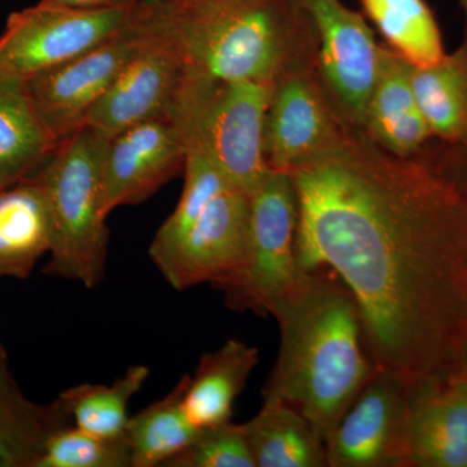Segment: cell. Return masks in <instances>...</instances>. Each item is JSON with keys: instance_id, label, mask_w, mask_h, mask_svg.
Returning a JSON list of instances; mask_svg holds the SVG:
<instances>
[{"instance_id": "6da1fadb", "label": "cell", "mask_w": 467, "mask_h": 467, "mask_svg": "<svg viewBox=\"0 0 467 467\" xmlns=\"http://www.w3.org/2000/svg\"><path fill=\"white\" fill-rule=\"evenodd\" d=\"M288 173L297 265L328 267L349 288L374 367L408 384L457 373L467 352V192L348 125Z\"/></svg>"}, {"instance_id": "7a4b0ae2", "label": "cell", "mask_w": 467, "mask_h": 467, "mask_svg": "<svg viewBox=\"0 0 467 467\" xmlns=\"http://www.w3.org/2000/svg\"><path fill=\"white\" fill-rule=\"evenodd\" d=\"M270 315L281 343L263 398L287 402L326 441L377 370L355 296L328 267H300Z\"/></svg>"}, {"instance_id": "3957f363", "label": "cell", "mask_w": 467, "mask_h": 467, "mask_svg": "<svg viewBox=\"0 0 467 467\" xmlns=\"http://www.w3.org/2000/svg\"><path fill=\"white\" fill-rule=\"evenodd\" d=\"M146 9L192 75L275 84L317 64V34L299 0H168Z\"/></svg>"}, {"instance_id": "277c9868", "label": "cell", "mask_w": 467, "mask_h": 467, "mask_svg": "<svg viewBox=\"0 0 467 467\" xmlns=\"http://www.w3.org/2000/svg\"><path fill=\"white\" fill-rule=\"evenodd\" d=\"M106 135L84 126L61 142L34 173L47 199L52 223L45 273L88 288L106 275L109 232L104 209Z\"/></svg>"}, {"instance_id": "5b68a950", "label": "cell", "mask_w": 467, "mask_h": 467, "mask_svg": "<svg viewBox=\"0 0 467 467\" xmlns=\"http://www.w3.org/2000/svg\"><path fill=\"white\" fill-rule=\"evenodd\" d=\"M272 82L218 81L184 70L168 116L184 147L201 150L230 182L251 193L272 169L264 150Z\"/></svg>"}, {"instance_id": "8992f818", "label": "cell", "mask_w": 467, "mask_h": 467, "mask_svg": "<svg viewBox=\"0 0 467 467\" xmlns=\"http://www.w3.org/2000/svg\"><path fill=\"white\" fill-rule=\"evenodd\" d=\"M250 199L247 259L235 281L223 292L229 308L267 316L300 275L299 204L290 173L273 169Z\"/></svg>"}, {"instance_id": "52a82bcc", "label": "cell", "mask_w": 467, "mask_h": 467, "mask_svg": "<svg viewBox=\"0 0 467 467\" xmlns=\"http://www.w3.org/2000/svg\"><path fill=\"white\" fill-rule=\"evenodd\" d=\"M140 9H82L39 0L14 12L0 34V78L26 81L61 66L130 26Z\"/></svg>"}, {"instance_id": "ba28073f", "label": "cell", "mask_w": 467, "mask_h": 467, "mask_svg": "<svg viewBox=\"0 0 467 467\" xmlns=\"http://www.w3.org/2000/svg\"><path fill=\"white\" fill-rule=\"evenodd\" d=\"M317 34V69L328 99L344 124L361 129L379 67L373 30L342 0H299Z\"/></svg>"}, {"instance_id": "9c48e42d", "label": "cell", "mask_w": 467, "mask_h": 467, "mask_svg": "<svg viewBox=\"0 0 467 467\" xmlns=\"http://www.w3.org/2000/svg\"><path fill=\"white\" fill-rule=\"evenodd\" d=\"M140 9L134 23L113 38L26 79L34 109L57 144L84 128L91 109L134 54L142 38Z\"/></svg>"}, {"instance_id": "30bf717a", "label": "cell", "mask_w": 467, "mask_h": 467, "mask_svg": "<svg viewBox=\"0 0 467 467\" xmlns=\"http://www.w3.org/2000/svg\"><path fill=\"white\" fill-rule=\"evenodd\" d=\"M328 467H410L409 384L377 368L326 439Z\"/></svg>"}, {"instance_id": "8fae6325", "label": "cell", "mask_w": 467, "mask_h": 467, "mask_svg": "<svg viewBox=\"0 0 467 467\" xmlns=\"http://www.w3.org/2000/svg\"><path fill=\"white\" fill-rule=\"evenodd\" d=\"M142 38L85 126L110 137L147 119L168 116L184 77L182 58L171 39L140 9Z\"/></svg>"}, {"instance_id": "7c38bea8", "label": "cell", "mask_w": 467, "mask_h": 467, "mask_svg": "<svg viewBox=\"0 0 467 467\" xmlns=\"http://www.w3.org/2000/svg\"><path fill=\"white\" fill-rule=\"evenodd\" d=\"M250 193L230 184L217 193L159 270L175 290L212 285L223 291L247 259Z\"/></svg>"}, {"instance_id": "4fadbf2b", "label": "cell", "mask_w": 467, "mask_h": 467, "mask_svg": "<svg viewBox=\"0 0 467 467\" xmlns=\"http://www.w3.org/2000/svg\"><path fill=\"white\" fill-rule=\"evenodd\" d=\"M344 126L326 94L317 64L288 70L273 85L267 106L264 134L267 167L290 171L327 149Z\"/></svg>"}, {"instance_id": "5bb4252c", "label": "cell", "mask_w": 467, "mask_h": 467, "mask_svg": "<svg viewBox=\"0 0 467 467\" xmlns=\"http://www.w3.org/2000/svg\"><path fill=\"white\" fill-rule=\"evenodd\" d=\"M186 147L169 116L147 119L107 137L103 155L104 209L140 204L184 169Z\"/></svg>"}, {"instance_id": "9a60e30c", "label": "cell", "mask_w": 467, "mask_h": 467, "mask_svg": "<svg viewBox=\"0 0 467 467\" xmlns=\"http://www.w3.org/2000/svg\"><path fill=\"white\" fill-rule=\"evenodd\" d=\"M409 459L417 467H467V379L460 370L409 384Z\"/></svg>"}, {"instance_id": "2e32d148", "label": "cell", "mask_w": 467, "mask_h": 467, "mask_svg": "<svg viewBox=\"0 0 467 467\" xmlns=\"http://www.w3.org/2000/svg\"><path fill=\"white\" fill-rule=\"evenodd\" d=\"M411 70L413 66L382 46L376 84L361 125L374 143L399 158H416L432 137L418 106Z\"/></svg>"}, {"instance_id": "e0dca14e", "label": "cell", "mask_w": 467, "mask_h": 467, "mask_svg": "<svg viewBox=\"0 0 467 467\" xmlns=\"http://www.w3.org/2000/svg\"><path fill=\"white\" fill-rule=\"evenodd\" d=\"M51 245L50 209L36 175L0 190V278H27Z\"/></svg>"}, {"instance_id": "ac0fdd59", "label": "cell", "mask_w": 467, "mask_h": 467, "mask_svg": "<svg viewBox=\"0 0 467 467\" xmlns=\"http://www.w3.org/2000/svg\"><path fill=\"white\" fill-rule=\"evenodd\" d=\"M256 347L229 339L202 356L193 376H187L183 407L198 429L232 420L234 401L259 364Z\"/></svg>"}, {"instance_id": "d6986e66", "label": "cell", "mask_w": 467, "mask_h": 467, "mask_svg": "<svg viewBox=\"0 0 467 467\" xmlns=\"http://www.w3.org/2000/svg\"><path fill=\"white\" fill-rule=\"evenodd\" d=\"M257 467H326L324 436L300 411L278 399L243 423Z\"/></svg>"}, {"instance_id": "ffe728a7", "label": "cell", "mask_w": 467, "mask_h": 467, "mask_svg": "<svg viewBox=\"0 0 467 467\" xmlns=\"http://www.w3.org/2000/svg\"><path fill=\"white\" fill-rule=\"evenodd\" d=\"M57 146L34 109L26 81L0 78V190L36 173Z\"/></svg>"}, {"instance_id": "44dd1931", "label": "cell", "mask_w": 467, "mask_h": 467, "mask_svg": "<svg viewBox=\"0 0 467 467\" xmlns=\"http://www.w3.org/2000/svg\"><path fill=\"white\" fill-rule=\"evenodd\" d=\"M73 425L61 402L38 404L27 399L5 364H0V467H34L46 442Z\"/></svg>"}, {"instance_id": "7402d4cb", "label": "cell", "mask_w": 467, "mask_h": 467, "mask_svg": "<svg viewBox=\"0 0 467 467\" xmlns=\"http://www.w3.org/2000/svg\"><path fill=\"white\" fill-rule=\"evenodd\" d=\"M418 106L432 137L460 144L467 140V42L434 66L411 70Z\"/></svg>"}, {"instance_id": "603a6c76", "label": "cell", "mask_w": 467, "mask_h": 467, "mask_svg": "<svg viewBox=\"0 0 467 467\" xmlns=\"http://www.w3.org/2000/svg\"><path fill=\"white\" fill-rule=\"evenodd\" d=\"M187 376L165 398L129 417L125 427L130 445L131 467L164 466L198 435V427L183 407Z\"/></svg>"}, {"instance_id": "cb8c5ba5", "label": "cell", "mask_w": 467, "mask_h": 467, "mask_svg": "<svg viewBox=\"0 0 467 467\" xmlns=\"http://www.w3.org/2000/svg\"><path fill=\"white\" fill-rule=\"evenodd\" d=\"M387 47L410 66H434L445 57L441 27L425 0H361Z\"/></svg>"}, {"instance_id": "d4e9b609", "label": "cell", "mask_w": 467, "mask_h": 467, "mask_svg": "<svg viewBox=\"0 0 467 467\" xmlns=\"http://www.w3.org/2000/svg\"><path fill=\"white\" fill-rule=\"evenodd\" d=\"M150 377V368L134 365L115 383L79 384L58 395L73 425L91 434L116 438L125 434L129 402Z\"/></svg>"}, {"instance_id": "484cf974", "label": "cell", "mask_w": 467, "mask_h": 467, "mask_svg": "<svg viewBox=\"0 0 467 467\" xmlns=\"http://www.w3.org/2000/svg\"><path fill=\"white\" fill-rule=\"evenodd\" d=\"M183 171V190L177 207L159 227L150 242V257L159 270L173 256L208 202L218 192L234 184L204 153L195 149H186Z\"/></svg>"}, {"instance_id": "4316f807", "label": "cell", "mask_w": 467, "mask_h": 467, "mask_svg": "<svg viewBox=\"0 0 467 467\" xmlns=\"http://www.w3.org/2000/svg\"><path fill=\"white\" fill-rule=\"evenodd\" d=\"M34 467H131L130 445L125 434L107 438L70 425L48 439Z\"/></svg>"}, {"instance_id": "83f0119b", "label": "cell", "mask_w": 467, "mask_h": 467, "mask_svg": "<svg viewBox=\"0 0 467 467\" xmlns=\"http://www.w3.org/2000/svg\"><path fill=\"white\" fill-rule=\"evenodd\" d=\"M167 467H257L244 427L232 420L199 430Z\"/></svg>"}, {"instance_id": "f1b7e54d", "label": "cell", "mask_w": 467, "mask_h": 467, "mask_svg": "<svg viewBox=\"0 0 467 467\" xmlns=\"http://www.w3.org/2000/svg\"><path fill=\"white\" fill-rule=\"evenodd\" d=\"M48 2L82 9L124 8L142 5V0H48Z\"/></svg>"}, {"instance_id": "f546056e", "label": "cell", "mask_w": 467, "mask_h": 467, "mask_svg": "<svg viewBox=\"0 0 467 467\" xmlns=\"http://www.w3.org/2000/svg\"><path fill=\"white\" fill-rule=\"evenodd\" d=\"M460 149L459 160L454 162L451 171H441L450 180L453 181L457 186L467 192V140L465 142L457 144Z\"/></svg>"}, {"instance_id": "4dcf8cb0", "label": "cell", "mask_w": 467, "mask_h": 467, "mask_svg": "<svg viewBox=\"0 0 467 467\" xmlns=\"http://www.w3.org/2000/svg\"><path fill=\"white\" fill-rule=\"evenodd\" d=\"M168 0H142V5L146 8L159 7V5H164Z\"/></svg>"}, {"instance_id": "1f68e13d", "label": "cell", "mask_w": 467, "mask_h": 467, "mask_svg": "<svg viewBox=\"0 0 467 467\" xmlns=\"http://www.w3.org/2000/svg\"><path fill=\"white\" fill-rule=\"evenodd\" d=\"M460 371L467 379V352L466 355L463 356L462 362H461Z\"/></svg>"}, {"instance_id": "d6a6232c", "label": "cell", "mask_w": 467, "mask_h": 467, "mask_svg": "<svg viewBox=\"0 0 467 467\" xmlns=\"http://www.w3.org/2000/svg\"><path fill=\"white\" fill-rule=\"evenodd\" d=\"M7 362V355H5V349L0 346V364H5Z\"/></svg>"}, {"instance_id": "836d02e7", "label": "cell", "mask_w": 467, "mask_h": 467, "mask_svg": "<svg viewBox=\"0 0 467 467\" xmlns=\"http://www.w3.org/2000/svg\"><path fill=\"white\" fill-rule=\"evenodd\" d=\"M463 9H465L466 20H467V0H462Z\"/></svg>"}]
</instances>
